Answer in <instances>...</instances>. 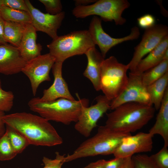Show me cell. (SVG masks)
<instances>
[{
  "label": "cell",
  "instance_id": "obj_12",
  "mask_svg": "<svg viewBox=\"0 0 168 168\" xmlns=\"http://www.w3.org/2000/svg\"><path fill=\"white\" fill-rule=\"evenodd\" d=\"M55 62V59L49 53L26 62L21 72L29 79L34 96L41 83L50 81L49 72Z\"/></svg>",
  "mask_w": 168,
  "mask_h": 168
},
{
  "label": "cell",
  "instance_id": "obj_23",
  "mask_svg": "<svg viewBox=\"0 0 168 168\" xmlns=\"http://www.w3.org/2000/svg\"><path fill=\"white\" fill-rule=\"evenodd\" d=\"M0 12L4 20L28 24L31 23V18L28 12L14 9L3 6L0 9Z\"/></svg>",
  "mask_w": 168,
  "mask_h": 168
},
{
  "label": "cell",
  "instance_id": "obj_31",
  "mask_svg": "<svg viewBox=\"0 0 168 168\" xmlns=\"http://www.w3.org/2000/svg\"><path fill=\"white\" fill-rule=\"evenodd\" d=\"M56 157L54 159H51L44 156L42 161L44 164L43 168H61L63 164L65 162V155H61L58 152H55Z\"/></svg>",
  "mask_w": 168,
  "mask_h": 168
},
{
  "label": "cell",
  "instance_id": "obj_38",
  "mask_svg": "<svg viewBox=\"0 0 168 168\" xmlns=\"http://www.w3.org/2000/svg\"><path fill=\"white\" fill-rule=\"evenodd\" d=\"M97 0H74L76 6H85L90 5Z\"/></svg>",
  "mask_w": 168,
  "mask_h": 168
},
{
  "label": "cell",
  "instance_id": "obj_32",
  "mask_svg": "<svg viewBox=\"0 0 168 168\" xmlns=\"http://www.w3.org/2000/svg\"><path fill=\"white\" fill-rule=\"evenodd\" d=\"M137 22L139 26L145 30L154 26L156 19L153 15L147 14L138 18Z\"/></svg>",
  "mask_w": 168,
  "mask_h": 168
},
{
  "label": "cell",
  "instance_id": "obj_8",
  "mask_svg": "<svg viewBox=\"0 0 168 168\" xmlns=\"http://www.w3.org/2000/svg\"><path fill=\"white\" fill-rule=\"evenodd\" d=\"M88 30L93 42L98 46L104 58L113 47L125 41L137 39L140 35L139 28L134 26L131 29L128 35L120 38H113L105 31L102 26V20L96 16L92 18Z\"/></svg>",
  "mask_w": 168,
  "mask_h": 168
},
{
  "label": "cell",
  "instance_id": "obj_41",
  "mask_svg": "<svg viewBox=\"0 0 168 168\" xmlns=\"http://www.w3.org/2000/svg\"><path fill=\"white\" fill-rule=\"evenodd\" d=\"M0 168H1L0 167Z\"/></svg>",
  "mask_w": 168,
  "mask_h": 168
},
{
  "label": "cell",
  "instance_id": "obj_6",
  "mask_svg": "<svg viewBox=\"0 0 168 168\" xmlns=\"http://www.w3.org/2000/svg\"><path fill=\"white\" fill-rule=\"evenodd\" d=\"M127 65L119 62L114 56L103 61L101 67L100 89L111 101L122 92L128 80Z\"/></svg>",
  "mask_w": 168,
  "mask_h": 168
},
{
  "label": "cell",
  "instance_id": "obj_37",
  "mask_svg": "<svg viewBox=\"0 0 168 168\" xmlns=\"http://www.w3.org/2000/svg\"><path fill=\"white\" fill-rule=\"evenodd\" d=\"M5 115L4 112L0 110V137L4 134L6 131L5 124L2 119Z\"/></svg>",
  "mask_w": 168,
  "mask_h": 168
},
{
  "label": "cell",
  "instance_id": "obj_29",
  "mask_svg": "<svg viewBox=\"0 0 168 168\" xmlns=\"http://www.w3.org/2000/svg\"><path fill=\"white\" fill-rule=\"evenodd\" d=\"M167 147L164 145L158 152L150 156L160 168H168Z\"/></svg>",
  "mask_w": 168,
  "mask_h": 168
},
{
  "label": "cell",
  "instance_id": "obj_30",
  "mask_svg": "<svg viewBox=\"0 0 168 168\" xmlns=\"http://www.w3.org/2000/svg\"><path fill=\"white\" fill-rule=\"evenodd\" d=\"M44 5L47 13L52 15L62 12V6L60 0H39Z\"/></svg>",
  "mask_w": 168,
  "mask_h": 168
},
{
  "label": "cell",
  "instance_id": "obj_14",
  "mask_svg": "<svg viewBox=\"0 0 168 168\" xmlns=\"http://www.w3.org/2000/svg\"><path fill=\"white\" fill-rule=\"evenodd\" d=\"M153 136L149 133L140 132L125 137L113 154L116 157H127L136 153L150 152L153 148Z\"/></svg>",
  "mask_w": 168,
  "mask_h": 168
},
{
  "label": "cell",
  "instance_id": "obj_16",
  "mask_svg": "<svg viewBox=\"0 0 168 168\" xmlns=\"http://www.w3.org/2000/svg\"><path fill=\"white\" fill-rule=\"evenodd\" d=\"M26 62L18 47L8 44L0 45V73L17 74L21 72Z\"/></svg>",
  "mask_w": 168,
  "mask_h": 168
},
{
  "label": "cell",
  "instance_id": "obj_35",
  "mask_svg": "<svg viewBox=\"0 0 168 168\" xmlns=\"http://www.w3.org/2000/svg\"><path fill=\"white\" fill-rule=\"evenodd\" d=\"M4 22L0 12V45L7 44L4 37Z\"/></svg>",
  "mask_w": 168,
  "mask_h": 168
},
{
  "label": "cell",
  "instance_id": "obj_13",
  "mask_svg": "<svg viewBox=\"0 0 168 168\" xmlns=\"http://www.w3.org/2000/svg\"><path fill=\"white\" fill-rule=\"evenodd\" d=\"M25 1L31 17V24L36 31L46 33L53 40L56 38L58 36V30L65 17V12L62 11L55 15L44 13L35 8L29 0Z\"/></svg>",
  "mask_w": 168,
  "mask_h": 168
},
{
  "label": "cell",
  "instance_id": "obj_18",
  "mask_svg": "<svg viewBox=\"0 0 168 168\" xmlns=\"http://www.w3.org/2000/svg\"><path fill=\"white\" fill-rule=\"evenodd\" d=\"M85 54L87 57V64L83 75L91 81L95 90L98 91L100 90L101 65L105 58L95 47L89 49Z\"/></svg>",
  "mask_w": 168,
  "mask_h": 168
},
{
  "label": "cell",
  "instance_id": "obj_7",
  "mask_svg": "<svg viewBox=\"0 0 168 168\" xmlns=\"http://www.w3.org/2000/svg\"><path fill=\"white\" fill-rule=\"evenodd\" d=\"M130 6L127 0H99L88 5L76 6L72 14L76 18H81L99 16L104 21H113L116 25H122L126 22L123 13Z\"/></svg>",
  "mask_w": 168,
  "mask_h": 168
},
{
  "label": "cell",
  "instance_id": "obj_1",
  "mask_svg": "<svg viewBox=\"0 0 168 168\" xmlns=\"http://www.w3.org/2000/svg\"><path fill=\"white\" fill-rule=\"evenodd\" d=\"M2 119L5 125L23 135L30 145L52 147L63 142L62 138L49 121L40 116L17 112L5 114Z\"/></svg>",
  "mask_w": 168,
  "mask_h": 168
},
{
  "label": "cell",
  "instance_id": "obj_9",
  "mask_svg": "<svg viewBox=\"0 0 168 168\" xmlns=\"http://www.w3.org/2000/svg\"><path fill=\"white\" fill-rule=\"evenodd\" d=\"M168 35V28L161 24H155L145 30L140 42L134 48L133 57L127 64L133 72L139 62L156 48L162 40Z\"/></svg>",
  "mask_w": 168,
  "mask_h": 168
},
{
  "label": "cell",
  "instance_id": "obj_5",
  "mask_svg": "<svg viewBox=\"0 0 168 168\" xmlns=\"http://www.w3.org/2000/svg\"><path fill=\"white\" fill-rule=\"evenodd\" d=\"M96 45L88 30L74 31L58 36L47 45L56 62H63L68 58L82 55Z\"/></svg>",
  "mask_w": 168,
  "mask_h": 168
},
{
  "label": "cell",
  "instance_id": "obj_2",
  "mask_svg": "<svg viewBox=\"0 0 168 168\" xmlns=\"http://www.w3.org/2000/svg\"><path fill=\"white\" fill-rule=\"evenodd\" d=\"M107 114L105 125L117 132L130 133L140 129L153 117V106L128 102L118 106Z\"/></svg>",
  "mask_w": 168,
  "mask_h": 168
},
{
  "label": "cell",
  "instance_id": "obj_26",
  "mask_svg": "<svg viewBox=\"0 0 168 168\" xmlns=\"http://www.w3.org/2000/svg\"><path fill=\"white\" fill-rule=\"evenodd\" d=\"M13 148L7 133L0 137V161L12 159L17 155Z\"/></svg>",
  "mask_w": 168,
  "mask_h": 168
},
{
  "label": "cell",
  "instance_id": "obj_36",
  "mask_svg": "<svg viewBox=\"0 0 168 168\" xmlns=\"http://www.w3.org/2000/svg\"><path fill=\"white\" fill-rule=\"evenodd\" d=\"M104 159H100L91 162L83 168H104Z\"/></svg>",
  "mask_w": 168,
  "mask_h": 168
},
{
  "label": "cell",
  "instance_id": "obj_10",
  "mask_svg": "<svg viewBox=\"0 0 168 168\" xmlns=\"http://www.w3.org/2000/svg\"><path fill=\"white\" fill-rule=\"evenodd\" d=\"M96 99V103L94 105L83 107L74 126L75 129L85 137L90 136L99 119L110 109L111 101L104 95L98 96Z\"/></svg>",
  "mask_w": 168,
  "mask_h": 168
},
{
  "label": "cell",
  "instance_id": "obj_3",
  "mask_svg": "<svg viewBox=\"0 0 168 168\" xmlns=\"http://www.w3.org/2000/svg\"><path fill=\"white\" fill-rule=\"evenodd\" d=\"M78 97L77 100L61 98L48 102H41L38 97H35L31 99L28 104L30 110L48 120L67 125L76 123L83 107L88 106V99Z\"/></svg>",
  "mask_w": 168,
  "mask_h": 168
},
{
  "label": "cell",
  "instance_id": "obj_25",
  "mask_svg": "<svg viewBox=\"0 0 168 168\" xmlns=\"http://www.w3.org/2000/svg\"><path fill=\"white\" fill-rule=\"evenodd\" d=\"M7 133L11 143L17 154L21 153L30 144L27 139L14 128L6 125Z\"/></svg>",
  "mask_w": 168,
  "mask_h": 168
},
{
  "label": "cell",
  "instance_id": "obj_4",
  "mask_svg": "<svg viewBox=\"0 0 168 168\" xmlns=\"http://www.w3.org/2000/svg\"><path fill=\"white\" fill-rule=\"evenodd\" d=\"M131 133L117 132L105 125L100 126L96 133L81 143L71 154L65 156V162L98 155L113 154L122 139Z\"/></svg>",
  "mask_w": 168,
  "mask_h": 168
},
{
  "label": "cell",
  "instance_id": "obj_17",
  "mask_svg": "<svg viewBox=\"0 0 168 168\" xmlns=\"http://www.w3.org/2000/svg\"><path fill=\"white\" fill-rule=\"evenodd\" d=\"M36 32L31 23L27 24L18 48L22 57L26 62L41 54L42 46L36 42Z\"/></svg>",
  "mask_w": 168,
  "mask_h": 168
},
{
  "label": "cell",
  "instance_id": "obj_39",
  "mask_svg": "<svg viewBox=\"0 0 168 168\" xmlns=\"http://www.w3.org/2000/svg\"><path fill=\"white\" fill-rule=\"evenodd\" d=\"M131 157H128L126 162L121 168H133Z\"/></svg>",
  "mask_w": 168,
  "mask_h": 168
},
{
  "label": "cell",
  "instance_id": "obj_27",
  "mask_svg": "<svg viewBox=\"0 0 168 168\" xmlns=\"http://www.w3.org/2000/svg\"><path fill=\"white\" fill-rule=\"evenodd\" d=\"M131 160L133 168H160L147 155H133L131 157Z\"/></svg>",
  "mask_w": 168,
  "mask_h": 168
},
{
  "label": "cell",
  "instance_id": "obj_20",
  "mask_svg": "<svg viewBox=\"0 0 168 168\" xmlns=\"http://www.w3.org/2000/svg\"><path fill=\"white\" fill-rule=\"evenodd\" d=\"M156 121L149 133L153 136L160 135L164 141V146H168V88L161 102Z\"/></svg>",
  "mask_w": 168,
  "mask_h": 168
},
{
  "label": "cell",
  "instance_id": "obj_28",
  "mask_svg": "<svg viewBox=\"0 0 168 168\" xmlns=\"http://www.w3.org/2000/svg\"><path fill=\"white\" fill-rule=\"evenodd\" d=\"M14 99V95L12 91L2 89L0 79V110L4 112L10 110L13 105Z\"/></svg>",
  "mask_w": 168,
  "mask_h": 168
},
{
  "label": "cell",
  "instance_id": "obj_22",
  "mask_svg": "<svg viewBox=\"0 0 168 168\" xmlns=\"http://www.w3.org/2000/svg\"><path fill=\"white\" fill-rule=\"evenodd\" d=\"M27 25L5 21L4 35L7 42L18 48Z\"/></svg>",
  "mask_w": 168,
  "mask_h": 168
},
{
  "label": "cell",
  "instance_id": "obj_19",
  "mask_svg": "<svg viewBox=\"0 0 168 168\" xmlns=\"http://www.w3.org/2000/svg\"><path fill=\"white\" fill-rule=\"evenodd\" d=\"M168 49V35L165 37L158 45L142 59L138 63L134 71L136 74H142L156 66L164 60V55Z\"/></svg>",
  "mask_w": 168,
  "mask_h": 168
},
{
  "label": "cell",
  "instance_id": "obj_24",
  "mask_svg": "<svg viewBox=\"0 0 168 168\" xmlns=\"http://www.w3.org/2000/svg\"><path fill=\"white\" fill-rule=\"evenodd\" d=\"M168 72V60H164L156 66L142 74V83L147 86L155 82Z\"/></svg>",
  "mask_w": 168,
  "mask_h": 168
},
{
  "label": "cell",
  "instance_id": "obj_21",
  "mask_svg": "<svg viewBox=\"0 0 168 168\" xmlns=\"http://www.w3.org/2000/svg\"><path fill=\"white\" fill-rule=\"evenodd\" d=\"M168 72L161 78L147 86L152 105L155 110H159L165 92L168 88Z\"/></svg>",
  "mask_w": 168,
  "mask_h": 168
},
{
  "label": "cell",
  "instance_id": "obj_15",
  "mask_svg": "<svg viewBox=\"0 0 168 168\" xmlns=\"http://www.w3.org/2000/svg\"><path fill=\"white\" fill-rule=\"evenodd\" d=\"M63 63L56 62L53 65L52 71L54 77V82L48 88L43 91L41 97H38L40 101L48 102L61 98L72 100H75L71 94L68 84L63 77Z\"/></svg>",
  "mask_w": 168,
  "mask_h": 168
},
{
  "label": "cell",
  "instance_id": "obj_33",
  "mask_svg": "<svg viewBox=\"0 0 168 168\" xmlns=\"http://www.w3.org/2000/svg\"><path fill=\"white\" fill-rule=\"evenodd\" d=\"M3 3L4 6L12 9L29 12L25 0H3Z\"/></svg>",
  "mask_w": 168,
  "mask_h": 168
},
{
  "label": "cell",
  "instance_id": "obj_40",
  "mask_svg": "<svg viewBox=\"0 0 168 168\" xmlns=\"http://www.w3.org/2000/svg\"><path fill=\"white\" fill-rule=\"evenodd\" d=\"M3 6V0H0V9Z\"/></svg>",
  "mask_w": 168,
  "mask_h": 168
},
{
  "label": "cell",
  "instance_id": "obj_34",
  "mask_svg": "<svg viewBox=\"0 0 168 168\" xmlns=\"http://www.w3.org/2000/svg\"><path fill=\"white\" fill-rule=\"evenodd\" d=\"M128 157H116L106 161L104 160V168H121L126 162Z\"/></svg>",
  "mask_w": 168,
  "mask_h": 168
},
{
  "label": "cell",
  "instance_id": "obj_11",
  "mask_svg": "<svg viewBox=\"0 0 168 168\" xmlns=\"http://www.w3.org/2000/svg\"><path fill=\"white\" fill-rule=\"evenodd\" d=\"M128 102H136L153 106L151 104L147 86L142 79V74L130 72L127 85L121 94L111 101L110 109Z\"/></svg>",
  "mask_w": 168,
  "mask_h": 168
}]
</instances>
